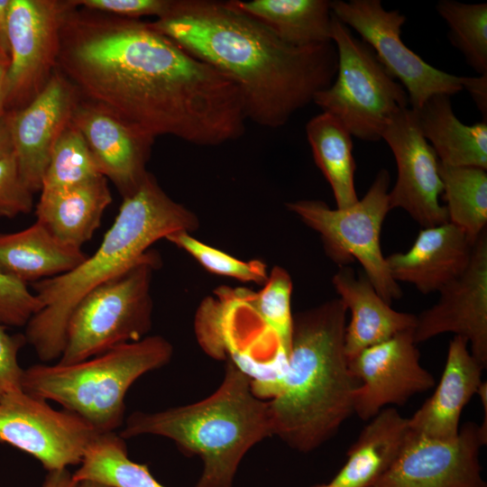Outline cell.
Returning a JSON list of instances; mask_svg holds the SVG:
<instances>
[{
	"label": "cell",
	"mask_w": 487,
	"mask_h": 487,
	"mask_svg": "<svg viewBox=\"0 0 487 487\" xmlns=\"http://www.w3.org/2000/svg\"><path fill=\"white\" fill-rule=\"evenodd\" d=\"M87 256L37 221L19 232L0 233V272L24 284L66 273Z\"/></svg>",
	"instance_id": "23"
},
{
	"label": "cell",
	"mask_w": 487,
	"mask_h": 487,
	"mask_svg": "<svg viewBox=\"0 0 487 487\" xmlns=\"http://www.w3.org/2000/svg\"><path fill=\"white\" fill-rule=\"evenodd\" d=\"M97 434L77 414L23 391L0 401V443L33 456L47 472L79 465Z\"/></svg>",
	"instance_id": "12"
},
{
	"label": "cell",
	"mask_w": 487,
	"mask_h": 487,
	"mask_svg": "<svg viewBox=\"0 0 487 487\" xmlns=\"http://www.w3.org/2000/svg\"><path fill=\"white\" fill-rule=\"evenodd\" d=\"M262 289L252 294V303L262 323L289 354L293 315L290 299L292 280L289 272L275 266L269 273Z\"/></svg>",
	"instance_id": "32"
},
{
	"label": "cell",
	"mask_w": 487,
	"mask_h": 487,
	"mask_svg": "<svg viewBox=\"0 0 487 487\" xmlns=\"http://www.w3.org/2000/svg\"><path fill=\"white\" fill-rule=\"evenodd\" d=\"M438 301L416 315V344L438 335L453 333L464 337L471 354L487 366V233L476 240L464 271L445 285Z\"/></svg>",
	"instance_id": "16"
},
{
	"label": "cell",
	"mask_w": 487,
	"mask_h": 487,
	"mask_svg": "<svg viewBox=\"0 0 487 487\" xmlns=\"http://www.w3.org/2000/svg\"><path fill=\"white\" fill-rule=\"evenodd\" d=\"M468 341L455 335L434 393L409 418L414 433L436 440H452L459 433L464 408L482 383L484 369L468 349Z\"/></svg>",
	"instance_id": "20"
},
{
	"label": "cell",
	"mask_w": 487,
	"mask_h": 487,
	"mask_svg": "<svg viewBox=\"0 0 487 487\" xmlns=\"http://www.w3.org/2000/svg\"><path fill=\"white\" fill-rule=\"evenodd\" d=\"M234 8L253 17L283 42L308 47L330 42L331 1L230 0Z\"/></svg>",
	"instance_id": "26"
},
{
	"label": "cell",
	"mask_w": 487,
	"mask_h": 487,
	"mask_svg": "<svg viewBox=\"0 0 487 487\" xmlns=\"http://www.w3.org/2000/svg\"><path fill=\"white\" fill-rule=\"evenodd\" d=\"M33 194L20 173L14 153L0 160V217L14 218L33 208Z\"/></svg>",
	"instance_id": "35"
},
{
	"label": "cell",
	"mask_w": 487,
	"mask_h": 487,
	"mask_svg": "<svg viewBox=\"0 0 487 487\" xmlns=\"http://www.w3.org/2000/svg\"><path fill=\"white\" fill-rule=\"evenodd\" d=\"M112 200L106 178L98 175L71 187L41 191L36 221L62 243L81 248L99 227Z\"/></svg>",
	"instance_id": "22"
},
{
	"label": "cell",
	"mask_w": 487,
	"mask_h": 487,
	"mask_svg": "<svg viewBox=\"0 0 487 487\" xmlns=\"http://www.w3.org/2000/svg\"><path fill=\"white\" fill-rule=\"evenodd\" d=\"M410 432L409 418L394 407L381 409L361 431L329 482L333 487L369 486L398 458Z\"/></svg>",
	"instance_id": "24"
},
{
	"label": "cell",
	"mask_w": 487,
	"mask_h": 487,
	"mask_svg": "<svg viewBox=\"0 0 487 487\" xmlns=\"http://www.w3.org/2000/svg\"><path fill=\"white\" fill-rule=\"evenodd\" d=\"M415 112L421 133L440 163L487 170V121L463 124L445 94L432 96Z\"/></svg>",
	"instance_id": "25"
},
{
	"label": "cell",
	"mask_w": 487,
	"mask_h": 487,
	"mask_svg": "<svg viewBox=\"0 0 487 487\" xmlns=\"http://www.w3.org/2000/svg\"><path fill=\"white\" fill-rule=\"evenodd\" d=\"M42 487H78V482L68 469H60L48 471Z\"/></svg>",
	"instance_id": "40"
},
{
	"label": "cell",
	"mask_w": 487,
	"mask_h": 487,
	"mask_svg": "<svg viewBox=\"0 0 487 487\" xmlns=\"http://www.w3.org/2000/svg\"><path fill=\"white\" fill-rule=\"evenodd\" d=\"M25 344L24 334L10 335L0 324V401L12 393L23 391L24 369L18 363V354Z\"/></svg>",
	"instance_id": "36"
},
{
	"label": "cell",
	"mask_w": 487,
	"mask_h": 487,
	"mask_svg": "<svg viewBox=\"0 0 487 487\" xmlns=\"http://www.w3.org/2000/svg\"><path fill=\"white\" fill-rule=\"evenodd\" d=\"M98 175L84 137L70 123L53 147L41 191L71 187Z\"/></svg>",
	"instance_id": "31"
},
{
	"label": "cell",
	"mask_w": 487,
	"mask_h": 487,
	"mask_svg": "<svg viewBox=\"0 0 487 487\" xmlns=\"http://www.w3.org/2000/svg\"><path fill=\"white\" fill-rule=\"evenodd\" d=\"M306 133L315 163L331 187L336 208L355 204L359 198L351 133L337 118L326 112L308 122Z\"/></svg>",
	"instance_id": "27"
},
{
	"label": "cell",
	"mask_w": 487,
	"mask_h": 487,
	"mask_svg": "<svg viewBox=\"0 0 487 487\" xmlns=\"http://www.w3.org/2000/svg\"><path fill=\"white\" fill-rule=\"evenodd\" d=\"M149 24L212 66L238 88L246 120L268 128L286 124L333 82V41L295 47L228 1L173 0Z\"/></svg>",
	"instance_id": "2"
},
{
	"label": "cell",
	"mask_w": 487,
	"mask_h": 487,
	"mask_svg": "<svg viewBox=\"0 0 487 487\" xmlns=\"http://www.w3.org/2000/svg\"><path fill=\"white\" fill-rule=\"evenodd\" d=\"M197 216L174 201L148 172L138 190L124 198L117 216L91 255L73 270L32 283L41 309L25 326L24 336L39 359L59 360L69 317L88 292L134 266L156 241L198 228Z\"/></svg>",
	"instance_id": "4"
},
{
	"label": "cell",
	"mask_w": 487,
	"mask_h": 487,
	"mask_svg": "<svg viewBox=\"0 0 487 487\" xmlns=\"http://www.w3.org/2000/svg\"><path fill=\"white\" fill-rule=\"evenodd\" d=\"M73 478L78 482L92 481L112 487H165L146 464L129 458L124 439L115 432L95 436Z\"/></svg>",
	"instance_id": "28"
},
{
	"label": "cell",
	"mask_w": 487,
	"mask_h": 487,
	"mask_svg": "<svg viewBox=\"0 0 487 487\" xmlns=\"http://www.w3.org/2000/svg\"><path fill=\"white\" fill-rule=\"evenodd\" d=\"M0 60H4L2 59V57H1V54H0ZM4 61H5V60H4Z\"/></svg>",
	"instance_id": "45"
},
{
	"label": "cell",
	"mask_w": 487,
	"mask_h": 487,
	"mask_svg": "<svg viewBox=\"0 0 487 487\" xmlns=\"http://www.w3.org/2000/svg\"><path fill=\"white\" fill-rule=\"evenodd\" d=\"M171 344L161 335L117 345L72 364H33L23 370V391L53 400L98 433L115 432L124 422V398L146 372L170 363Z\"/></svg>",
	"instance_id": "6"
},
{
	"label": "cell",
	"mask_w": 487,
	"mask_h": 487,
	"mask_svg": "<svg viewBox=\"0 0 487 487\" xmlns=\"http://www.w3.org/2000/svg\"><path fill=\"white\" fill-rule=\"evenodd\" d=\"M72 1L12 0L4 112L28 105L57 69L60 30Z\"/></svg>",
	"instance_id": "11"
},
{
	"label": "cell",
	"mask_w": 487,
	"mask_h": 487,
	"mask_svg": "<svg viewBox=\"0 0 487 487\" xmlns=\"http://www.w3.org/2000/svg\"><path fill=\"white\" fill-rule=\"evenodd\" d=\"M332 283L351 319L345 331V351L351 358L362 350L383 342L396 334L415 327L416 315L391 308L364 274L339 267Z\"/></svg>",
	"instance_id": "21"
},
{
	"label": "cell",
	"mask_w": 487,
	"mask_h": 487,
	"mask_svg": "<svg viewBox=\"0 0 487 487\" xmlns=\"http://www.w3.org/2000/svg\"><path fill=\"white\" fill-rule=\"evenodd\" d=\"M71 123L84 137L99 173L113 182L123 198L133 196L148 174L146 163L155 140L81 99Z\"/></svg>",
	"instance_id": "18"
},
{
	"label": "cell",
	"mask_w": 487,
	"mask_h": 487,
	"mask_svg": "<svg viewBox=\"0 0 487 487\" xmlns=\"http://www.w3.org/2000/svg\"><path fill=\"white\" fill-rule=\"evenodd\" d=\"M78 487H112L106 484H103L92 481H82L78 482Z\"/></svg>",
	"instance_id": "43"
},
{
	"label": "cell",
	"mask_w": 487,
	"mask_h": 487,
	"mask_svg": "<svg viewBox=\"0 0 487 487\" xmlns=\"http://www.w3.org/2000/svg\"><path fill=\"white\" fill-rule=\"evenodd\" d=\"M473 245L464 232L447 222L422 228L407 252L385 260L395 281L411 283L422 294H429L464 271Z\"/></svg>",
	"instance_id": "19"
},
{
	"label": "cell",
	"mask_w": 487,
	"mask_h": 487,
	"mask_svg": "<svg viewBox=\"0 0 487 487\" xmlns=\"http://www.w3.org/2000/svg\"><path fill=\"white\" fill-rule=\"evenodd\" d=\"M436 8L449 27L453 46L479 75L487 73V4L441 0Z\"/></svg>",
	"instance_id": "30"
},
{
	"label": "cell",
	"mask_w": 487,
	"mask_h": 487,
	"mask_svg": "<svg viewBox=\"0 0 487 487\" xmlns=\"http://www.w3.org/2000/svg\"><path fill=\"white\" fill-rule=\"evenodd\" d=\"M413 329L367 347L351 358L348 366L359 385L354 413L370 420L388 405H403L435 385L434 376L420 363Z\"/></svg>",
	"instance_id": "14"
},
{
	"label": "cell",
	"mask_w": 487,
	"mask_h": 487,
	"mask_svg": "<svg viewBox=\"0 0 487 487\" xmlns=\"http://www.w3.org/2000/svg\"><path fill=\"white\" fill-rule=\"evenodd\" d=\"M165 239L187 252L211 273L260 285H263L268 279L267 265L263 262L238 260L196 239L188 232H175L166 236Z\"/></svg>",
	"instance_id": "33"
},
{
	"label": "cell",
	"mask_w": 487,
	"mask_h": 487,
	"mask_svg": "<svg viewBox=\"0 0 487 487\" xmlns=\"http://www.w3.org/2000/svg\"><path fill=\"white\" fill-rule=\"evenodd\" d=\"M381 139L397 166V179L389 191L391 210H405L422 228L447 223L446 209L439 202L443 193L439 161L421 133L415 110L408 106L399 111Z\"/></svg>",
	"instance_id": "15"
},
{
	"label": "cell",
	"mask_w": 487,
	"mask_h": 487,
	"mask_svg": "<svg viewBox=\"0 0 487 487\" xmlns=\"http://www.w3.org/2000/svg\"><path fill=\"white\" fill-rule=\"evenodd\" d=\"M459 81L482 113V120L487 121V73L476 77H459Z\"/></svg>",
	"instance_id": "38"
},
{
	"label": "cell",
	"mask_w": 487,
	"mask_h": 487,
	"mask_svg": "<svg viewBox=\"0 0 487 487\" xmlns=\"http://www.w3.org/2000/svg\"><path fill=\"white\" fill-rule=\"evenodd\" d=\"M330 36L337 52L336 74L313 103L337 118L352 136L378 142L391 118L409 106L408 94L373 50L333 14Z\"/></svg>",
	"instance_id": "8"
},
{
	"label": "cell",
	"mask_w": 487,
	"mask_h": 487,
	"mask_svg": "<svg viewBox=\"0 0 487 487\" xmlns=\"http://www.w3.org/2000/svg\"><path fill=\"white\" fill-rule=\"evenodd\" d=\"M390 173L381 169L365 195L351 207L330 208L325 202L301 199L287 204L303 223L317 232L326 254L339 267L356 260L378 294L388 304L402 296L381 247L383 221L391 210Z\"/></svg>",
	"instance_id": "9"
},
{
	"label": "cell",
	"mask_w": 487,
	"mask_h": 487,
	"mask_svg": "<svg viewBox=\"0 0 487 487\" xmlns=\"http://www.w3.org/2000/svg\"><path fill=\"white\" fill-rule=\"evenodd\" d=\"M9 63L0 60V114L4 112V83Z\"/></svg>",
	"instance_id": "42"
},
{
	"label": "cell",
	"mask_w": 487,
	"mask_h": 487,
	"mask_svg": "<svg viewBox=\"0 0 487 487\" xmlns=\"http://www.w3.org/2000/svg\"><path fill=\"white\" fill-rule=\"evenodd\" d=\"M346 312L334 299L294 315L285 373L252 389L266 398L271 435L298 452L320 447L354 413L359 382L345 351Z\"/></svg>",
	"instance_id": "3"
},
{
	"label": "cell",
	"mask_w": 487,
	"mask_h": 487,
	"mask_svg": "<svg viewBox=\"0 0 487 487\" xmlns=\"http://www.w3.org/2000/svg\"><path fill=\"white\" fill-rule=\"evenodd\" d=\"M331 11L373 50L405 88L413 110L434 95L452 96L463 90L459 77L432 67L404 44L400 34L407 18L399 10H386L380 0H335Z\"/></svg>",
	"instance_id": "10"
},
{
	"label": "cell",
	"mask_w": 487,
	"mask_h": 487,
	"mask_svg": "<svg viewBox=\"0 0 487 487\" xmlns=\"http://www.w3.org/2000/svg\"><path fill=\"white\" fill-rule=\"evenodd\" d=\"M79 99L75 87L56 69L28 105L8 112L14 153L32 193L41 192L53 147L71 123Z\"/></svg>",
	"instance_id": "17"
},
{
	"label": "cell",
	"mask_w": 487,
	"mask_h": 487,
	"mask_svg": "<svg viewBox=\"0 0 487 487\" xmlns=\"http://www.w3.org/2000/svg\"><path fill=\"white\" fill-rule=\"evenodd\" d=\"M173 0H74L76 6L111 14L117 16L139 19L153 15L157 19L164 16L170 9Z\"/></svg>",
	"instance_id": "37"
},
{
	"label": "cell",
	"mask_w": 487,
	"mask_h": 487,
	"mask_svg": "<svg viewBox=\"0 0 487 487\" xmlns=\"http://www.w3.org/2000/svg\"><path fill=\"white\" fill-rule=\"evenodd\" d=\"M14 147L9 125V113L0 114V160L12 154Z\"/></svg>",
	"instance_id": "41"
},
{
	"label": "cell",
	"mask_w": 487,
	"mask_h": 487,
	"mask_svg": "<svg viewBox=\"0 0 487 487\" xmlns=\"http://www.w3.org/2000/svg\"><path fill=\"white\" fill-rule=\"evenodd\" d=\"M487 436L465 423L452 440H436L410 432L394 463L367 487H487L480 449Z\"/></svg>",
	"instance_id": "13"
},
{
	"label": "cell",
	"mask_w": 487,
	"mask_h": 487,
	"mask_svg": "<svg viewBox=\"0 0 487 487\" xmlns=\"http://www.w3.org/2000/svg\"><path fill=\"white\" fill-rule=\"evenodd\" d=\"M160 264L159 255L149 250L127 271L83 297L68 321L58 363H76L147 336L152 316L151 284Z\"/></svg>",
	"instance_id": "7"
},
{
	"label": "cell",
	"mask_w": 487,
	"mask_h": 487,
	"mask_svg": "<svg viewBox=\"0 0 487 487\" xmlns=\"http://www.w3.org/2000/svg\"><path fill=\"white\" fill-rule=\"evenodd\" d=\"M76 5L60 30L57 69L79 98L155 140L216 146L244 133L236 86L149 23Z\"/></svg>",
	"instance_id": "1"
},
{
	"label": "cell",
	"mask_w": 487,
	"mask_h": 487,
	"mask_svg": "<svg viewBox=\"0 0 487 487\" xmlns=\"http://www.w3.org/2000/svg\"><path fill=\"white\" fill-rule=\"evenodd\" d=\"M12 0H0V54L9 63L10 46L8 37L9 10Z\"/></svg>",
	"instance_id": "39"
},
{
	"label": "cell",
	"mask_w": 487,
	"mask_h": 487,
	"mask_svg": "<svg viewBox=\"0 0 487 487\" xmlns=\"http://www.w3.org/2000/svg\"><path fill=\"white\" fill-rule=\"evenodd\" d=\"M143 435L169 438L185 455L202 460L195 487H233L246 453L272 436L267 401L253 393L251 378L232 361L218 388L204 400L130 414L119 436L127 439Z\"/></svg>",
	"instance_id": "5"
},
{
	"label": "cell",
	"mask_w": 487,
	"mask_h": 487,
	"mask_svg": "<svg viewBox=\"0 0 487 487\" xmlns=\"http://www.w3.org/2000/svg\"><path fill=\"white\" fill-rule=\"evenodd\" d=\"M448 222L474 244L487 225V173L476 167H453L439 162Z\"/></svg>",
	"instance_id": "29"
},
{
	"label": "cell",
	"mask_w": 487,
	"mask_h": 487,
	"mask_svg": "<svg viewBox=\"0 0 487 487\" xmlns=\"http://www.w3.org/2000/svg\"><path fill=\"white\" fill-rule=\"evenodd\" d=\"M41 309V301L27 284L0 272V324L24 326Z\"/></svg>",
	"instance_id": "34"
},
{
	"label": "cell",
	"mask_w": 487,
	"mask_h": 487,
	"mask_svg": "<svg viewBox=\"0 0 487 487\" xmlns=\"http://www.w3.org/2000/svg\"><path fill=\"white\" fill-rule=\"evenodd\" d=\"M313 487H333V485L330 482H328V483L317 484Z\"/></svg>",
	"instance_id": "44"
}]
</instances>
